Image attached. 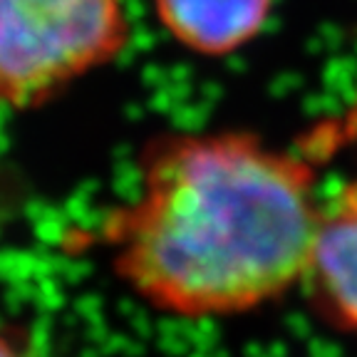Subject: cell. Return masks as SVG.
<instances>
[{
	"label": "cell",
	"mask_w": 357,
	"mask_h": 357,
	"mask_svg": "<svg viewBox=\"0 0 357 357\" xmlns=\"http://www.w3.org/2000/svg\"><path fill=\"white\" fill-rule=\"evenodd\" d=\"M139 189L105 216L112 273L164 315L229 318L303 280L318 226L315 172L241 129L159 134Z\"/></svg>",
	"instance_id": "cell-1"
},
{
	"label": "cell",
	"mask_w": 357,
	"mask_h": 357,
	"mask_svg": "<svg viewBox=\"0 0 357 357\" xmlns=\"http://www.w3.org/2000/svg\"><path fill=\"white\" fill-rule=\"evenodd\" d=\"M124 0H0V109H30L117 60Z\"/></svg>",
	"instance_id": "cell-2"
},
{
	"label": "cell",
	"mask_w": 357,
	"mask_h": 357,
	"mask_svg": "<svg viewBox=\"0 0 357 357\" xmlns=\"http://www.w3.org/2000/svg\"><path fill=\"white\" fill-rule=\"evenodd\" d=\"M303 278L328 315L357 330V181L320 206Z\"/></svg>",
	"instance_id": "cell-3"
},
{
	"label": "cell",
	"mask_w": 357,
	"mask_h": 357,
	"mask_svg": "<svg viewBox=\"0 0 357 357\" xmlns=\"http://www.w3.org/2000/svg\"><path fill=\"white\" fill-rule=\"evenodd\" d=\"M275 0H154L159 22L181 47L204 57L243 50L266 28Z\"/></svg>",
	"instance_id": "cell-4"
},
{
	"label": "cell",
	"mask_w": 357,
	"mask_h": 357,
	"mask_svg": "<svg viewBox=\"0 0 357 357\" xmlns=\"http://www.w3.org/2000/svg\"><path fill=\"white\" fill-rule=\"evenodd\" d=\"M0 357H40L25 337L0 328Z\"/></svg>",
	"instance_id": "cell-5"
}]
</instances>
